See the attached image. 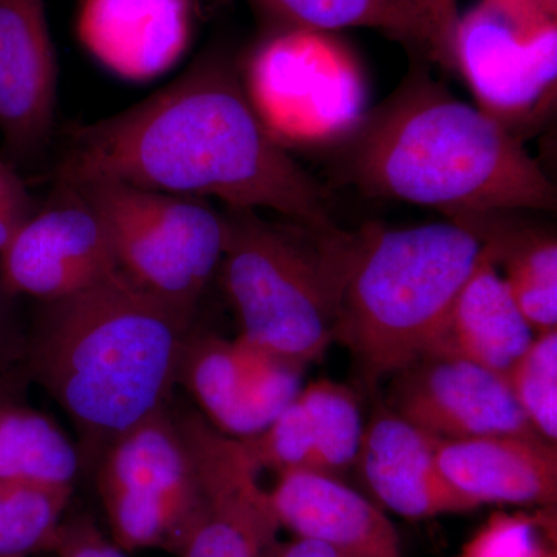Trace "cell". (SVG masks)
Listing matches in <instances>:
<instances>
[{"label":"cell","mask_w":557,"mask_h":557,"mask_svg":"<svg viewBox=\"0 0 557 557\" xmlns=\"http://www.w3.org/2000/svg\"><path fill=\"white\" fill-rule=\"evenodd\" d=\"M201 490V509L178 557H271L278 525L260 469L240 440L193 409L175 408Z\"/></svg>","instance_id":"10"},{"label":"cell","mask_w":557,"mask_h":557,"mask_svg":"<svg viewBox=\"0 0 557 557\" xmlns=\"http://www.w3.org/2000/svg\"><path fill=\"white\" fill-rule=\"evenodd\" d=\"M437 463L443 478L478 507L556 505L557 448L547 440L522 435L440 438Z\"/></svg>","instance_id":"19"},{"label":"cell","mask_w":557,"mask_h":557,"mask_svg":"<svg viewBox=\"0 0 557 557\" xmlns=\"http://www.w3.org/2000/svg\"><path fill=\"white\" fill-rule=\"evenodd\" d=\"M552 508L537 515L494 512L465 544L460 557H557Z\"/></svg>","instance_id":"26"},{"label":"cell","mask_w":557,"mask_h":557,"mask_svg":"<svg viewBox=\"0 0 557 557\" xmlns=\"http://www.w3.org/2000/svg\"><path fill=\"white\" fill-rule=\"evenodd\" d=\"M73 485L0 480V557L50 552Z\"/></svg>","instance_id":"24"},{"label":"cell","mask_w":557,"mask_h":557,"mask_svg":"<svg viewBox=\"0 0 557 557\" xmlns=\"http://www.w3.org/2000/svg\"><path fill=\"white\" fill-rule=\"evenodd\" d=\"M35 211L24 180L10 163L0 159V252Z\"/></svg>","instance_id":"29"},{"label":"cell","mask_w":557,"mask_h":557,"mask_svg":"<svg viewBox=\"0 0 557 557\" xmlns=\"http://www.w3.org/2000/svg\"><path fill=\"white\" fill-rule=\"evenodd\" d=\"M223 285L240 336L282 361L306 369L338 335L341 289L354 233L256 209L225 208Z\"/></svg>","instance_id":"5"},{"label":"cell","mask_w":557,"mask_h":557,"mask_svg":"<svg viewBox=\"0 0 557 557\" xmlns=\"http://www.w3.org/2000/svg\"><path fill=\"white\" fill-rule=\"evenodd\" d=\"M60 185L110 180L135 188L270 209L335 226L327 196L267 131L236 64L209 50L148 100L76 127L57 171Z\"/></svg>","instance_id":"1"},{"label":"cell","mask_w":557,"mask_h":557,"mask_svg":"<svg viewBox=\"0 0 557 557\" xmlns=\"http://www.w3.org/2000/svg\"><path fill=\"white\" fill-rule=\"evenodd\" d=\"M364 428L358 395L336 381L318 380L302 386L269 428L240 442L260 471L339 475L357 461Z\"/></svg>","instance_id":"14"},{"label":"cell","mask_w":557,"mask_h":557,"mask_svg":"<svg viewBox=\"0 0 557 557\" xmlns=\"http://www.w3.org/2000/svg\"><path fill=\"white\" fill-rule=\"evenodd\" d=\"M189 0H84L78 36L86 49L123 78L146 81L185 53Z\"/></svg>","instance_id":"18"},{"label":"cell","mask_w":557,"mask_h":557,"mask_svg":"<svg viewBox=\"0 0 557 557\" xmlns=\"http://www.w3.org/2000/svg\"><path fill=\"white\" fill-rule=\"evenodd\" d=\"M534 336L536 332L512 298L493 249L483 245L442 336L428 354L456 355L507 375Z\"/></svg>","instance_id":"20"},{"label":"cell","mask_w":557,"mask_h":557,"mask_svg":"<svg viewBox=\"0 0 557 557\" xmlns=\"http://www.w3.org/2000/svg\"><path fill=\"white\" fill-rule=\"evenodd\" d=\"M482 249V240L453 220L405 230L370 223L354 233L336 341L369 386L437 344Z\"/></svg>","instance_id":"4"},{"label":"cell","mask_w":557,"mask_h":557,"mask_svg":"<svg viewBox=\"0 0 557 557\" xmlns=\"http://www.w3.org/2000/svg\"><path fill=\"white\" fill-rule=\"evenodd\" d=\"M270 30L330 33L375 28L420 57V35L406 0H249Z\"/></svg>","instance_id":"23"},{"label":"cell","mask_w":557,"mask_h":557,"mask_svg":"<svg viewBox=\"0 0 557 557\" xmlns=\"http://www.w3.org/2000/svg\"><path fill=\"white\" fill-rule=\"evenodd\" d=\"M519 211L453 219L493 249L498 269L534 332L557 327V244L547 231L516 219Z\"/></svg>","instance_id":"21"},{"label":"cell","mask_w":557,"mask_h":557,"mask_svg":"<svg viewBox=\"0 0 557 557\" xmlns=\"http://www.w3.org/2000/svg\"><path fill=\"white\" fill-rule=\"evenodd\" d=\"M178 384L201 416L223 434L247 440L276 420L302 388V372L239 338L190 333L183 348Z\"/></svg>","instance_id":"12"},{"label":"cell","mask_w":557,"mask_h":557,"mask_svg":"<svg viewBox=\"0 0 557 557\" xmlns=\"http://www.w3.org/2000/svg\"><path fill=\"white\" fill-rule=\"evenodd\" d=\"M64 186L75 189L100 215L124 276L161 299L199 309L225 249L223 211L207 199L110 180Z\"/></svg>","instance_id":"6"},{"label":"cell","mask_w":557,"mask_h":557,"mask_svg":"<svg viewBox=\"0 0 557 557\" xmlns=\"http://www.w3.org/2000/svg\"><path fill=\"white\" fill-rule=\"evenodd\" d=\"M347 148V177L362 193L434 208L448 220L556 209L555 185L519 135L457 100L420 65L362 116Z\"/></svg>","instance_id":"3"},{"label":"cell","mask_w":557,"mask_h":557,"mask_svg":"<svg viewBox=\"0 0 557 557\" xmlns=\"http://www.w3.org/2000/svg\"><path fill=\"white\" fill-rule=\"evenodd\" d=\"M457 72L509 131L533 124L555 100L556 13L536 0H482L458 22Z\"/></svg>","instance_id":"9"},{"label":"cell","mask_w":557,"mask_h":557,"mask_svg":"<svg viewBox=\"0 0 557 557\" xmlns=\"http://www.w3.org/2000/svg\"><path fill=\"white\" fill-rule=\"evenodd\" d=\"M271 557H355L335 547H330L322 542L310 541V539L295 537L293 541L277 542Z\"/></svg>","instance_id":"31"},{"label":"cell","mask_w":557,"mask_h":557,"mask_svg":"<svg viewBox=\"0 0 557 557\" xmlns=\"http://www.w3.org/2000/svg\"><path fill=\"white\" fill-rule=\"evenodd\" d=\"M196 313L139 288L119 270L44 304L25 366L72 421L81 472L91 478L121 435L174 403Z\"/></svg>","instance_id":"2"},{"label":"cell","mask_w":557,"mask_h":557,"mask_svg":"<svg viewBox=\"0 0 557 557\" xmlns=\"http://www.w3.org/2000/svg\"><path fill=\"white\" fill-rule=\"evenodd\" d=\"M269 494L278 525L296 537L355 557H399V537L391 520L339 475L289 469L278 472Z\"/></svg>","instance_id":"17"},{"label":"cell","mask_w":557,"mask_h":557,"mask_svg":"<svg viewBox=\"0 0 557 557\" xmlns=\"http://www.w3.org/2000/svg\"><path fill=\"white\" fill-rule=\"evenodd\" d=\"M509 388L531 426L549 443L557 440V330L536 333L507 375Z\"/></svg>","instance_id":"25"},{"label":"cell","mask_w":557,"mask_h":557,"mask_svg":"<svg viewBox=\"0 0 557 557\" xmlns=\"http://www.w3.org/2000/svg\"><path fill=\"white\" fill-rule=\"evenodd\" d=\"M91 478L116 547L182 552L203 498L174 403L121 435Z\"/></svg>","instance_id":"7"},{"label":"cell","mask_w":557,"mask_h":557,"mask_svg":"<svg viewBox=\"0 0 557 557\" xmlns=\"http://www.w3.org/2000/svg\"><path fill=\"white\" fill-rule=\"evenodd\" d=\"M60 186L0 252V282L10 296L42 304L75 295L119 270L108 230L75 189Z\"/></svg>","instance_id":"11"},{"label":"cell","mask_w":557,"mask_h":557,"mask_svg":"<svg viewBox=\"0 0 557 557\" xmlns=\"http://www.w3.org/2000/svg\"><path fill=\"white\" fill-rule=\"evenodd\" d=\"M392 376L388 409L435 437H541L519 408L507 376L468 359L426 354Z\"/></svg>","instance_id":"13"},{"label":"cell","mask_w":557,"mask_h":557,"mask_svg":"<svg viewBox=\"0 0 557 557\" xmlns=\"http://www.w3.org/2000/svg\"><path fill=\"white\" fill-rule=\"evenodd\" d=\"M13 296L3 288L0 282V379L13 376L14 366L25 362L27 339L21 335L11 313L10 302Z\"/></svg>","instance_id":"30"},{"label":"cell","mask_w":557,"mask_h":557,"mask_svg":"<svg viewBox=\"0 0 557 557\" xmlns=\"http://www.w3.org/2000/svg\"><path fill=\"white\" fill-rule=\"evenodd\" d=\"M438 442L394 410L381 409L366 424L355 463L373 497L401 518H437L479 508L443 478Z\"/></svg>","instance_id":"16"},{"label":"cell","mask_w":557,"mask_h":557,"mask_svg":"<svg viewBox=\"0 0 557 557\" xmlns=\"http://www.w3.org/2000/svg\"><path fill=\"white\" fill-rule=\"evenodd\" d=\"M542 7H545L552 13H557V0H536Z\"/></svg>","instance_id":"33"},{"label":"cell","mask_w":557,"mask_h":557,"mask_svg":"<svg viewBox=\"0 0 557 557\" xmlns=\"http://www.w3.org/2000/svg\"><path fill=\"white\" fill-rule=\"evenodd\" d=\"M57 79L44 0H0V132L14 153L49 141Z\"/></svg>","instance_id":"15"},{"label":"cell","mask_w":557,"mask_h":557,"mask_svg":"<svg viewBox=\"0 0 557 557\" xmlns=\"http://www.w3.org/2000/svg\"><path fill=\"white\" fill-rule=\"evenodd\" d=\"M244 87L285 149L339 141L366 115L358 64L329 33L270 30L249 57Z\"/></svg>","instance_id":"8"},{"label":"cell","mask_w":557,"mask_h":557,"mask_svg":"<svg viewBox=\"0 0 557 557\" xmlns=\"http://www.w3.org/2000/svg\"><path fill=\"white\" fill-rule=\"evenodd\" d=\"M50 553L57 557H127L87 515L62 520Z\"/></svg>","instance_id":"28"},{"label":"cell","mask_w":557,"mask_h":557,"mask_svg":"<svg viewBox=\"0 0 557 557\" xmlns=\"http://www.w3.org/2000/svg\"><path fill=\"white\" fill-rule=\"evenodd\" d=\"M20 384L16 376H3V379H0V399H16Z\"/></svg>","instance_id":"32"},{"label":"cell","mask_w":557,"mask_h":557,"mask_svg":"<svg viewBox=\"0 0 557 557\" xmlns=\"http://www.w3.org/2000/svg\"><path fill=\"white\" fill-rule=\"evenodd\" d=\"M79 474L78 448L51 418L0 399V480L73 485Z\"/></svg>","instance_id":"22"},{"label":"cell","mask_w":557,"mask_h":557,"mask_svg":"<svg viewBox=\"0 0 557 557\" xmlns=\"http://www.w3.org/2000/svg\"><path fill=\"white\" fill-rule=\"evenodd\" d=\"M420 35V57L457 72V0H406Z\"/></svg>","instance_id":"27"}]
</instances>
